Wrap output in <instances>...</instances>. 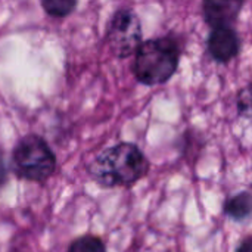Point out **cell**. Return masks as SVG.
<instances>
[{
    "instance_id": "7a4b0ae2",
    "label": "cell",
    "mask_w": 252,
    "mask_h": 252,
    "mask_svg": "<svg viewBox=\"0 0 252 252\" xmlns=\"http://www.w3.org/2000/svg\"><path fill=\"white\" fill-rule=\"evenodd\" d=\"M133 74L139 83L157 86L167 83L177 71L180 47L171 37H159L142 41L134 52Z\"/></svg>"
},
{
    "instance_id": "3957f363",
    "label": "cell",
    "mask_w": 252,
    "mask_h": 252,
    "mask_svg": "<svg viewBox=\"0 0 252 252\" xmlns=\"http://www.w3.org/2000/svg\"><path fill=\"white\" fill-rule=\"evenodd\" d=\"M12 168L22 180L43 183L56 170V155L43 137L27 134L12 151Z\"/></svg>"
},
{
    "instance_id": "5b68a950",
    "label": "cell",
    "mask_w": 252,
    "mask_h": 252,
    "mask_svg": "<svg viewBox=\"0 0 252 252\" xmlns=\"http://www.w3.org/2000/svg\"><path fill=\"white\" fill-rule=\"evenodd\" d=\"M241 40L230 25L214 27L208 37V52L214 61L226 63L238 56Z\"/></svg>"
},
{
    "instance_id": "9c48e42d",
    "label": "cell",
    "mask_w": 252,
    "mask_h": 252,
    "mask_svg": "<svg viewBox=\"0 0 252 252\" xmlns=\"http://www.w3.org/2000/svg\"><path fill=\"white\" fill-rule=\"evenodd\" d=\"M66 252H106V248L100 238L84 235L72 241Z\"/></svg>"
},
{
    "instance_id": "277c9868",
    "label": "cell",
    "mask_w": 252,
    "mask_h": 252,
    "mask_svg": "<svg viewBox=\"0 0 252 252\" xmlns=\"http://www.w3.org/2000/svg\"><path fill=\"white\" fill-rule=\"evenodd\" d=\"M142 24L131 9H120L109 21L106 38L111 52L117 58L131 56L142 43Z\"/></svg>"
},
{
    "instance_id": "30bf717a",
    "label": "cell",
    "mask_w": 252,
    "mask_h": 252,
    "mask_svg": "<svg viewBox=\"0 0 252 252\" xmlns=\"http://www.w3.org/2000/svg\"><path fill=\"white\" fill-rule=\"evenodd\" d=\"M6 179H7V167H6V162H4V157L0 152V186L4 185Z\"/></svg>"
},
{
    "instance_id": "ba28073f",
    "label": "cell",
    "mask_w": 252,
    "mask_h": 252,
    "mask_svg": "<svg viewBox=\"0 0 252 252\" xmlns=\"http://www.w3.org/2000/svg\"><path fill=\"white\" fill-rule=\"evenodd\" d=\"M78 0H41L44 12L53 18H65L74 12Z\"/></svg>"
},
{
    "instance_id": "6da1fadb",
    "label": "cell",
    "mask_w": 252,
    "mask_h": 252,
    "mask_svg": "<svg viewBox=\"0 0 252 252\" xmlns=\"http://www.w3.org/2000/svg\"><path fill=\"white\" fill-rule=\"evenodd\" d=\"M148 171V158L128 142L106 148L89 165V174L103 188H130L142 180Z\"/></svg>"
},
{
    "instance_id": "8fae6325",
    "label": "cell",
    "mask_w": 252,
    "mask_h": 252,
    "mask_svg": "<svg viewBox=\"0 0 252 252\" xmlns=\"http://www.w3.org/2000/svg\"><path fill=\"white\" fill-rule=\"evenodd\" d=\"M235 252H252V241L251 238H247L245 241H242Z\"/></svg>"
},
{
    "instance_id": "8992f818",
    "label": "cell",
    "mask_w": 252,
    "mask_h": 252,
    "mask_svg": "<svg viewBox=\"0 0 252 252\" xmlns=\"http://www.w3.org/2000/svg\"><path fill=\"white\" fill-rule=\"evenodd\" d=\"M245 0H202V12L207 24L214 27L230 25L241 13Z\"/></svg>"
},
{
    "instance_id": "52a82bcc",
    "label": "cell",
    "mask_w": 252,
    "mask_h": 252,
    "mask_svg": "<svg viewBox=\"0 0 252 252\" xmlns=\"http://www.w3.org/2000/svg\"><path fill=\"white\" fill-rule=\"evenodd\" d=\"M251 207V193L250 192H241V193H236V195L227 198L223 210L229 219H232L235 221H244V220L250 219Z\"/></svg>"
}]
</instances>
